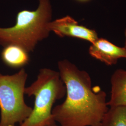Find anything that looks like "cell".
Returning <instances> with one entry per match:
<instances>
[{"label":"cell","mask_w":126,"mask_h":126,"mask_svg":"<svg viewBox=\"0 0 126 126\" xmlns=\"http://www.w3.org/2000/svg\"><path fill=\"white\" fill-rule=\"evenodd\" d=\"M58 66L66 98L52 109L55 122L60 126H102L108 110L106 93L99 87L94 90L88 73L67 59L59 61Z\"/></svg>","instance_id":"1"},{"label":"cell","mask_w":126,"mask_h":126,"mask_svg":"<svg viewBox=\"0 0 126 126\" xmlns=\"http://www.w3.org/2000/svg\"><path fill=\"white\" fill-rule=\"evenodd\" d=\"M37 9L18 12L16 24L9 28L0 27V45L3 47L16 45L29 53L33 51L38 42L47 38L50 32L47 28L52 17L50 0H38Z\"/></svg>","instance_id":"2"},{"label":"cell","mask_w":126,"mask_h":126,"mask_svg":"<svg viewBox=\"0 0 126 126\" xmlns=\"http://www.w3.org/2000/svg\"><path fill=\"white\" fill-rule=\"evenodd\" d=\"M66 94L59 72L47 68L40 69L36 80L25 89V94L35 97L34 108L30 116L19 126H50L56 123L52 107Z\"/></svg>","instance_id":"3"},{"label":"cell","mask_w":126,"mask_h":126,"mask_svg":"<svg viewBox=\"0 0 126 126\" xmlns=\"http://www.w3.org/2000/svg\"><path fill=\"white\" fill-rule=\"evenodd\" d=\"M28 76L23 68L12 75L0 73V126L20 125L30 116L33 108L24 100Z\"/></svg>","instance_id":"4"},{"label":"cell","mask_w":126,"mask_h":126,"mask_svg":"<svg viewBox=\"0 0 126 126\" xmlns=\"http://www.w3.org/2000/svg\"><path fill=\"white\" fill-rule=\"evenodd\" d=\"M50 32H53L60 37L65 36L76 38L93 43L99 37L97 32L83 25L69 16L50 22L47 25Z\"/></svg>","instance_id":"5"},{"label":"cell","mask_w":126,"mask_h":126,"mask_svg":"<svg viewBox=\"0 0 126 126\" xmlns=\"http://www.w3.org/2000/svg\"><path fill=\"white\" fill-rule=\"evenodd\" d=\"M88 51L93 58L108 65L116 64L120 59H126L124 47H119L103 38H98L91 44Z\"/></svg>","instance_id":"6"},{"label":"cell","mask_w":126,"mask_h":126,"mask_svg":"<svg viewBox=\"0 0 126 126\" xmlns=\"http://www.w3.org/2000/svg\"><path fill=\"white\" fill-rule=\"evenodd\" d=\"M111 97L107 102L110 108L126 107V71L118 69L111 78Z\"/></svg>","instance_id":"7"},{"label":"cell","mask_w":126,"mask_h":126,"mask_svg":"<svg viewBox=\"0 0 126 126\" xmlns=\"http://www.w3.org/2000/svg\"><path fill=\"white\" fill-rule=\"evenodd\" d=\"M1 58L5 64L13 68H23L30 61L29 52L22 47L9 45L3 47Z\"/></svg>","instance_id":"8"},{"label":"cell","mask_w":126,"mask_h":126,"mask_svg":"<svg viewBox=\"0 0 126 126\" xmlns=\"http://www.w3.org/2000/svg\"><path fill=\"white\" fill-rule=\"evenodd\" d=\"M102 126H126V107L108 109L104 116Z\"/></svg>","instance_id":"9"},{"label":"cell","mask_w":126,"mask_h":126,"mask_svg":"<svg viewBox=\"0 0 126 126\" xmlns=\"http://www.w3.org/2000/svg\"><path fill=\"white\" fill-rule=\"evenodd\" d=\"M78 2H82V3H84V2H88L90 1L91 0H76Z\"/></svg>","instance_id":"10"},{"label":"cell","mask_w":126,"mask_h":126,"mask_svg":"<svg viewBox=\"0 0 126 126\" xmlns=\"http://www.w3.org/2000/svg\"><path fill=\"white\" fill-rule=\"evenodd\" d=\"M124 34H125V46H124V48H125L126 50V28L125 30V32H124Z\"/></svg>","instance_id":"11"},{"label":"cell","mask_w":126,"mask_h":126,"mask_svg":"<svg viewBox=\"0 0 126 126\" xmlns=\"http://www.w3.org/2000/svg\"><path fill=\"white\" fill-rule=\"evenodd\" d=\"M60 126V125H57L56 124V123H55V124H53V125H51V126Z\"/></svg>","instance_id":"12"}]
</instances>
